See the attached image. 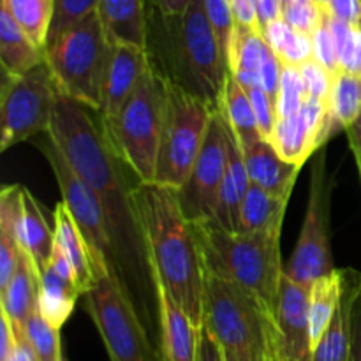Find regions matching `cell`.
Returning a JSON list of instances; mask_svg holds the SVG:
<instances>
[{
  "label": "cell",
  "mask_w": 361,
  "mask_h": 361,
  "mask_svg": "<svg viewBox=\"0 0 361 361\" xmlns=\"http://www.w3.org/2000/svg\"><path fill=\"white\" fill-rule=\"evenodd\" d=\"M92 113V108L59 92L46 134L101 201L113 249L111 270L141 316L150 302L159 307L155 275L133 200L141 180Z\"/></svg>",
  "instance_id": "6da1fadb"
},
{
  "label": "cell",
  "mask_w": 361,
  "mask_h": 361,
  "mask_svg": "<svg viewBox=\"0 0 361 361\" xmlns=\"http://www.w3.org/2000/svg\"><path fill=\"white\" fill-rule=\"evenodd\" d=\"M133 200L155 279L166 286L190 321L203 326V249L196 228L183 214L178 189L140 182Z\"/></svg>",
  "instance_id": "7a4b0ae2"
},
{
  "label": "cell",
  "mask_w": 361,
  "mask_h": 361,
  "mask_svg": "<svg viewBox=\"0 0 361 361\" xmlns=\"http://www.w3.org/2000/svg\"><path fill=\"white\" fill-rule=\"evenodd\" d=\"M147 51L150 63L168 83L221 109L229 66L208 21L204 0H192L182 14L147 7Z\"/></svg>",
  "instance_id": "3957f363"
},
{
  "label": "cell",
  "mask_w": 361,
  "mask_h": 361,
  "mask_svg": "<svg viewBox=\"0 0 361 361\" xmlns=\"http://www.w3.org/2000/svg\"><path fill=\"white\" fill-rule=\"evenodd\" d=\"M192 224L203 249L204 268L249 289L271 312L286 274L281 252L282 226L235 233L214 219Z\"/></svg>",
  "instance_id": "277c9868"
},
{
  "label": "cell",
  "mask_w": 361,
  "mask_h": 361,
  "mask_svg": "<svg viewBox=\"0 0 361 361\" xmlns=\"http://www.w3.org/2000/svg\"><path fill=\"white\" fill-rule=\"evenodd\" d=\"M203 324L224 353L270 361V309L254 293L204 268Z\"/></svg>",
  "instance_id": "5b68a950"
},
{
  "label": "cell",
  "mask_w": 361,
  "mask_h": 361,
  "mask_svg": "<svg viewBox=\"0 0 361 361\" xmlns=\"http://www.w3.org/2000/svg\"><path fill=\"white\" fill-rule=\"evenodd\" d=\"M169 85L152 67L115 116L102 120L106 133L123 161L141 182H154L164 129Z\"/></svg>",
  "instance_id": "8992f818"
},
{
  "label": "cell",
  "mask_w": 361,
  "mask_h": 361,
  "mask_svg": "<svg viewBox=\"0 0 361 361\" xmlns=\"http://www.w3.org/2000/svg\"><path fill=\"white\" fill-rule=\"evenodd\" d=\"M109 48L97 11L48 42L44 60L60 94L101 111Z\"/></svg>",
  "instance_id": "52a82bcc"
},
{
  "label": "cell",
  "mask_w": 361,
  "mask_h": 361,
  "mask_svg": "<svg viewBox=\"0 0 361 361\" xmlns=\"http://www.w3.org/2000/svg\"><path fill=\"white\" fill-rule=\"evenodd\" d=\"M168 85L164 129L154 182L180 189L189 178L194 162L203 148L215 109L183 88Z\"/></svg>",
  "instance_id": "ba28073f"
},
{
  "label": "cell",
  "mask_w": 361,
  "mask_h": 361,
  "mask_svg": "<svg viewBox=\"0 0 361 361\" xmlns=\"http://www.w3.org/2000/svg\"><path fill=\"white\" fill-rule=\"evenodd\" d=\"M83 296L85 310L104 342L109 361H159L140 312L115 271L97 275Z\"/></svg>",
  "instance_id": "9c48e42d"
},
{
  "label": "cell",
  "mask_w": 361,
  "mask_h": 361,
  "mask_svg": "<svg viewBox=\"0 0 361 361\" xmlns=\"http://www.w3.org/2000/svg\"><path fill=\"white\" fill-rule=\"evenodd\" d=\"M59 88L48 63L41 62L23 74L4 73L0 90V150L48 133Z\"/></svg>",
  "instance_id": "30bf717a"
},
{
  "label": "cell",
  "mask_w": 361,
  "mask_h": 361,
  "mask_svg": "<svg viewBox=\"0 0 361 361\" xmlns=\"http://www.w3.org/2000/svg\"><path fill=\"white\" fill-rule=\"evenodd\" d=\"M331 192L334 182L328 176L326 152L317 150L310 173L309 203L302 231L286 267V275L307 289L312 288L317 279L335 270L330 238Z\"/></svg>",
  "instance_id": "8fae6325"
},
{
  "label": "cell",
  "mask_w": 361,
  "mask_h": 361,
  "mask_svg": "<svg viewBox=\"0 0 361 361\" xmlns=\"http://www.w3.org/2000/svg\"><path fill=\"white\" fill-rule=\"evenodd\" d=\"M35 147L42 152L48 161L56 183L62 192V201L69 212L73 214L74 221L80 226L92 254V264H94V281L97 275L111 270L113 267V249L109 240L106 215L101 207V201L95 196L92 187L78 175L73 166L67 162L62 152L59 150L51 137L46 134L44 140L35 141Z\"/></svg>",
  "instance_id": "7c38bea8"
},
{
  "label": "cell",
  "mask_w": 361,
  "mask_h": 361,
  "mask_svg": "<svg viewBox=\"0 0 361 361\" xmlns=\"http://www.w3.org/2000/svg\"><path fill=\"white\" fill-rule=\"evenodd\" d=\"M228 136L229 126L219 109L212 116L207 140L189 178L178 189L180 204L190 222L214 217L219 190L228 169Z\"/></svg>",
  "instance_id": "4fadbf2b"
},
{
  "label": "cell",
  "mask_w": 361,
  "mask_h": 361,
  "mask_svg": "<svg viewBox=\"0 0 361 361\" xmlns=\"http://www.w3.org/2000/svg\"><path fill=\"white\" fill-rule=\"evenodd\" d=\"M309 302L310 289L296 284L284 274L270 312L271 356L288 361H310L312 358Z\"/></svg>",
  "instance_id": "5bb4252c"
},
{
  "label": "cell",
  "mask_w": 361,
  "mask_h": 361,
  "mask_svg": "<svg viewBox=\"0 0 361 361\" xmlns=\"http://www.w3.org/2000/svg\"><path fill=\"white\" fill-rule=\"evenodd\" d=\"M150 69V56L147 48L129 44H111L104 80H102V120H108L118 113L123 102L130 97L141 78Z\"/></svg>",
  "instance_id": "9a60e30c"
},
{
  "label": "cell",
  "mask_w": 361,
  "mask_h": 361,
  "mask_svg": "<svg viewBox=\"0 0 361 361\" xmlns=\"http://www.w3.org/2000/svg\"><path fill=\"white\" fill-rule=\"evenodd\" d=\"M159 300V326H161L162 361H197L200 328L190 321L166 289L155 279Z\"/></svg>",
  "instance_id": "2e32d148"
},
{
  "label": "cell",
  "mask_w": 361,
  "mask_h": 361,
  "mask_svg": "<svg viewBox=\"0 0 361 361\" xmlns=\"http://www.w3.org/2000/svg\"><path fill=\"white\" fill-rule=\"evenodd\" d=\"M361 295V271L344 268V289L334 319L312 351L310 361H349L353 307Z\"/></svg>",
  "instance_id": "e0dca14e"
},
{
  "label": "cell",
  "mask_w": 361,
  "mask_h": 361,
  "mask_svg": "<svg viewBox=\"0 0 361 361\" xmlns=\"http://www.w3.org/2000/svg\"><path fill=\"white\" fill-rule=\"evenodd\" d=\"M39 286L41 275L30 256L23 252L11 282L0 291V310L9 319L18 341H27L28 319L39 309Z\"/></svg>",
  "instance_id": "ac0fdd59"
},
{
  "label": "cell",
  "mask_w": 361,
  "mask_h": 361,
  "mask_svg": "<svg viewBox=\"0 0 361 361\" xmlns=\"http://www.w3.org/2000/svg\"><path fill=\"white\" fill-rule=\"evenodd\" d=\"M240 148L243 152L250 182L274 196L289 200L302 166L284 161L267 140H259L249 147Z\"/></svg>",
  "instance_id": "d6986e66"
},
{
  "label": "cell",
  "mask_w": 361,
  "mask_h": 361,
  "mask_svg": "<svg viewBox=\"0 0 361 361\" xmlns=\"http://www.w3.org/2000/svg\"><path fill=\"white\" fill-rule=\"evenodd\" d=\"M97 14L109 44L147 48V0H99Z\"/></svg>",
  "instance_id": "ffe728a7"
},
{
  "label": "cell",
  "mask_w": 361,
  "mask_h": 361,
  "mask_svg": "<svg viewBox=\"0 0 361 361\" xmlns=\"http://www.w3.org/2000/svg\"><path fill=\"white\" fill-rule=\"evenodd\" d=\"M229 126V123H228ZM250 185L249 173L245 168L243 152L229 127L228 136V169L219 190L217 208H215L214 221L221 224L228 231H240V215H242V203L247 189Z\"/></svg>",
  "instance_id": "44dd1931"
},
{
  "label": "cell",
  "mask_w": 361,
  "mask_h": 361,
  "mask_svg": "<svg viewBox=\"0 0 361 361\" xmlns=\"http://www.w3.org/2000/svg\"><path fill=\"white\" fill-rule=\"evenodd\" d=\"M53 221H55V228H53L55 245L62 250L63 256L73 264L78 289L83 296L94 284V264H92L90 247H88L80 226L76 224L73 214L63 201H60L55 207Z\"/></svg>",
  "instance_id": "7402d4cb"
},
{
  "label": "cell",
  "mask_w": 361,
  "mask_h": 361,
  "mask_svg": "<svg viewBox=\"0 0 361 361\" xmlns=\"http://www.w3.org/2000/svg\"><path fill=\"white\" fill-rule=\"evenodd\" d=\"M44 62L39 48L6 9H0V66L7 74H23Z\"/></svg>",
  "instance_id": "603a6c76"
},
{
  "label": "cell",
  "mask_w": 361,
  "mask_h": 361,
  "mask_svg": "<svg viewBox=\"0 0 361 361\" xmlns=\"http://www.w3.org/2000/svg\"><path fill=\"white\" fill-rule=\"evenodd\" d=\"M20 243L21 249L34 261L39 275L44 274L49 264V259H51L53 249H55V233L51 231L49 224L46 222L39 201L27 189L23 192Z\"/></svg>",
  "instance_id": "cb8c5ba5"
},
{
  "label": "cell",
  "mask_w": 361,
  "mask_h": 361,
  "mask_svg": "<svg viewBox=\"0 0 361 361\" xmlns=\"http://www.w3.org/2000/svg\"><path fill=\"white\" fill-rule=\"evenodd\" d=\"M361 111V80L360 74L341 73L335 76L331 88L330 101H328V116L321 133V147L338 130L348 129L349 123Z\"/></svg>",
  "instance_id": "d4e9b609"
},
{
  "label": "cell",
  "mask_w": 361,
  "mask_h": 361,
  "mask_svg": "<svg viewBox=\"0 0 361 361\" xmlns=\"http://www.w3.org/2000/svg\"><path fill=\"white\" fill-rule=\"evenodd\" d=\"M342 289H344V268L342 270L335 268L328 275L317 279L310 288L309 330L312 351L334 319V314L342 298Z\"/></svg>",
  "instance_id": "484cf974"
},
{
  "label": "cell",
  "mask_w": 361,
  "mask_h": 361,
  "mask_svg": "<svg viewBox=\"0 0 361 361\" xmlns=\"http://www.w3.org/2000/svg\"><path fill=\"white\" fill-rule=\"evenodd\" d=\"M221 111L224 115L226 122L231 127L240 147H249L256 141L264 140L259 133V127H257L256 113H254L249 94L233 78V74H229L228 81H226Z\"/></svg>",
  "instance_id": "4316f807"
},
{
  "label": "cell",
  "mask_w": 361,
  "mask_h": 361,
  "mask_svg": "<svg viewBox=\"0 0 361 361\" xmlns=\"http://www.w3.org/2000/svg\"><path fill=\"white\" fill-rule=\"evenodd\" d=\"M80 296V289L60 279L51 268H46L44 274L41 275L39 312L49 324H53L59 330L71 317Z\"/></svg>",
  "instance_id": "83f0119b"
},
{
  "label": "cell",
  "mask_w": 361,
  "mask_h": 361,
  "mask_svg": "<svg viewBox=\"0 0 361 361\" xmlns=\"http://www.w3.org/2000/svg\"><path fill=\"white\" fill-rule=\"evenodd\" d=\"M288 201L289 200L267 192L259 185L250 182L242 203L240 233L259 231V229L271 228V226H282Z\"/></svg>",
  "instance_id": "f1b7e54d"
},
{
  "label": "cell",
  "mask_w": 361,
  "mask_h": 361,
  "mask_svg": "<svg viewBox=\"0 0 361 361\" xmlns=\"http://www.w3.org/2000/svg\"><path fill=\"white\" fill-rule=\"evenodd\" d=\"M284 161L303 166L316 150V143L309 127L298 115L277 120L274 134L268 140Z\"/></svg>",
  "instance_id": "f546056e"
},
{
  "label": "cell",
  "mask_w": 361,
  "mask_h": 361,
  "mask_svg": "<svg viewBox=\"0 0 361 361\" xmlns=\"http://www.w3.org/2000/svg\"><path fill=\"white\" fill-rule=\"evenodd\" d=\"M261 34L282 63L298 67L300 63L314 56L312 37L303 34V32L295 30L282 18L268 25Z\"/></svg>",
  "instance_id": "4dcf8cb0"
},
{
  "label": "cell",
  "mask_w": 361,
  "mask_h": 361,
  "mask_svg": "<svg viewBox=\"0 0 361 361\" xmlns=\"http://www.w3.org/2000/svg\"><path fill=\"white\" fill-rule=\"evenodd\" d=\"M2 7L27 32L28 37L44 49L53 20V0H2Z\"/></svg>",
  "instance_id": "1f68e13d"
},
{
  "label": "cell",
  "mask_w": 361,
  "mask_h": 361,
  "mask_svg": "<svg viewBox=\"0 0 361 361\" xmlns=\"http://www.w3.org/2000/svg\"><path fill=\"white\" fill-rule=\"evenodd\" d=\"M267 49L268 42L264 41L263 34L259 30L236 25L235 35H233L231 46H229L228 51L229 73L259 74L261 60H263Z\"/></svg>",
  "instance_id": "d6a6232c"
},
{
  "label": "cell",
  "mask_w": 361,
  "mask_h": 361,
  "mask_svg": "<svg viewBox=\"0 0 361 361\" xmlns=\"http://www.w3.org/2000/svg\"><path fill=\"white\" fill-rule=\"evenodd\" d=\"M326 21L337 44L341 71L361 74V27H353L328 13Z\"/></svg>",
  "instance_id": "836d02e7"
},
{
  "label": "cell",
  "mask_w": 361,
  "mask_h": 361,
  "mask_svg": "<svg viewBox=\"0 0 361 361\" xmlns=\"http://www.w3.org/2000/svg\"><path fill=\"white\" fill-rule=\"evenodd\" d=\"M27 341L39 361H62L60 330L49 324L41 312H34L27 324Z\"/></svg>",
  "instance_id": "e575fe53"
},
{
  "label": "cell",
  "mask_w": 361,
  "mask_h": 361,
  "mask_svg": "<svg viewBox=\"0 0 361 361\" xmlns=\"http://www.w3.org/2000/svg\"><path fill=\"white\" fill-rule=\"evenodd\" d=\"M305 97H307L305 83H303L302 73H300L298 67L282 63L281 87H279V95H277L279 118L298 115Z\"/></svg>",
  "instance_id": "d590c367"
},
{
  "label": "cell",
  "mask_w": 361,
  "mask_h": 361,
  "mask_svg": "<svg viewBox=\"0 0 361 361\" xmlns=\"http://www.w3.org/2000/svg\"><path fill=\"white\" fill-rule=\"evenodd\" d=\"M53 2H55V7H53V20L51 27H49L48 42L59 37L62 32L76 25L78 21L95 13L99 6V0H53Z\"/></svg>",
  "instance_id": "8d00e7d4"
},
{
  "label": "cell",
  "mask_w": 361,
  "mask_h": 361,
  "mask_svg": "<svg viewBox=\"0 0 361 361\" xmlns=\"http://www.w3.org/2000/svg\"><path fill=\"white\" fill-rule=\"evenodd\" d=\"M282 20L295 30L312 37L314 32L324 21V7L319 0H296L282 6Z\"/></svg>",
  "instance_id": "74e56055"
},
{
  "label": "cell",
  "mask_w": 361,
  "mask_h": 361,
  "mask_svg": "<svg viewBox=\"0 0 361 361\" xmlns=\"http://www.w3.org/2000/svg\"><path fill=\"white\" fill-rule=\"evenodd\" d=\"M204 9H207L208 21H210L212 28H214L215 35H217L219 44H221L226 62H228V51L236 28L231 2L229 0H204Z\"/></svg>",
  "instance_id": "f35d334b"
},
{
  "label": "cell",
  "mask_w": 361,
  "mask_h": 361,
  "mask_svg": "<svg viewBox=\"0 0 361 361\" xmlns=\"http://www.w3.org/2000/svg\"><path fill=\"white\" fill-rule=\"evenodd\" d=\"M300 73H302L303 83H305V90L309 97L319 99V101L328 102L331 95V88H334L335 76L321 66L316 59H309L298 66Z\"/></svg>",
  "instance_id": "ab89813d"
},
{
  "label": "cell",
  "mask_w": 361,
  "mask_h": 361,
  "mask_svg": "<svg viewBox=\"0 0 361 361\" xmlns=\"http://www.w3.org/2000/svg\"><path fill=\"white\" fill-rule=\"evenodd\" d=\"M312 53L314 59L326 67L334 76L341 73V62H338L337 44H335L334 34L330 30V25L326 21V11H324V21L321 27L312 34Z\"/></svg>",
  "instance_id": "60d3db41"
},
{
  "label": "cell",
  "mask_w": 361,
  "mask_h": 361,
  "mask_svg": "<svg viewBox=\"0 0 361 361\" xmlns=\"http://www.w3.org/2000/svg\"><path fill=\"white\" fill-rule=\"evenodd\" d=\"M249 94L250 102H252L254 113H256V120H257V127H259V133L264 140H270L271 134H274L275 126H277V106L271 102V99L268 97L267 92L256 85V87L249 88L247 90Z\"/></svg>",
  "instance_id": "b9f144b4"
},
{
  "label": "cell",
  "mask_w": 361,
  "mask_h": 361,
  "mask_svg": "<svg viewBox=\"0 0 361 361\" xmlns=\"http://www.w3.org/2000/svg\"><path fill=\"white\" fill-rule=\"evenodd\" d=\"M281 74H282V62L277 55L274 53V49L268 46V49L264 51L263 60H261L259 67V85L264 92L268 94V97L271 99L275 106H277V95H279V87H281Z\"/></svg>",
  "instance_id": "7bdbcfd3"
},
{
  "label": "cell",
  "mask_w": 361,
  "mask_h": 361,
  "mask_svg": "<svg viewBox=\"0 0 361 361\" xmlns=\"http://www.w3.org/2000/svg\"><path fill=\"white\" fill-rule=\"evenodd\" d=\"M328 14L345 21L353 27H361V0H319Z\"/></svg>",
  "instance_id": "ee69618b"
},
{
  "label": "cell",
  "mask_w": 361,
  "mask_h": 361,
  "mask_svg": "<svg viewBox=\"0 0 361 361\" xmlns=\"http://www.w3.org/2000/svg\"><path fill=\"white\" fill-rule=\"evenodd\" d=\"M229 2H231L233 16H235V21L238 27L259 30L256 0H229Z\"/></svg>",
  "instance_id": "f6af8a7d"
},
{
  "label": "cell",
  "mask_w": 361,
  "mask_h": 361,
  "mask_svg": "<svg viewBox=\"0 0 361 361\" xmlns=\"http://www.w3.org/2000/svg\"><path fill=\"white\" fill-rule=\"evenodd\" d=\"M197 361H226L221 344L215 341L207 326L200 328V342H197Z\"/></svg>",
  "instance_id": "bcb514c9"
},
{
  "label": "cell",
  "mask_w": 361,
  "mask_h": 361,
  "mask_svg": "<svg viewBox=\"0 0 361 361\" xmlns=\"http://www.w3.org/2000/svg\"><path fill=\"white\" fill-rule=\"evenodd\" d=\"M259 32L282 18V0H256Z\"/></svg>",
  "instance_id": "7dc6e473"
},
{
  "label": "cell",
  "mask_w": 361,
  "mask_h": 361,
  "mask_svg": "<svg viewBox=\"0 0 361 361\" xmlns=\"http://www.w3.org/2000/svg\"><path fill=\"white\" fill-rule=\"evenodd\" d=\"M349 361H361V295L353 307L351 317V358Z\"/></svg>",
  "instance_id": "c3c4849f"
},
{
  "label": "cell",
  "mask_w": 361,
  "mask_h": 361,
  "mask_svg": "<svg viewBox=\"0 0 361 361\" xmlns=\"http://www.w3.org/2000/svg\"><path fill=\"white\" fill-rule=\"evenodd\" d=\"M345 134H348L349 147H351L353 155H355L356 166H358L360 180H361V111L360 115L353 120V123H349L348 129H345Z\"/></svg>",
  "instance_id": "681fc988"
},
{
  "label": "cell",
  "mask_w": 361,
  "mask_h": 361,
  "mask_svg": "<svg viewBox=\"0 0 361 361\" xmlns=\"http://www.w3.org/2000/svg\"><path fill=\"white\" fill-rule=\"evenodd\" d=\"M190 2L192 0H147L148 7H154L159 13L169 14V16L182 14L189 7Z\"/></svg>",
  "instance_id": "f907efd6"
},
{
  "label": "cell",
  "mask_w": 361,
  "mask_h": 361,
  "mask_svg": "<svg viewBox=\"0 0 361 361\" xmlns=\"http://www.w3.org/2000/svg\"><path fill=\"white\" fill-rule=\"evenodd\" d=\"M222 351H224V349H222ZM224 358H226V361H247V360L240 358V356L231 355V353H224Z\"/></svg>",
  "instance_id": "816d5d0a"
},
{
  "label": "cell",
  "mask_w": 361,
  "mask_h": 361,
  "mask_svg": "<svg viewBox=\"0 0 361 361\" xmlns=\"http://www.w3.org/2000/svg\"><path fill=\"white\" fill-rule=\"evenodd\" d=\"M270 361H288V360H281V358H275V356H270Z\"/></svg>",
  "instance_id": "f5cc1de1"
},
{
  "label": "cell",
  "mask_w": 361,
  "mask_h": 361,
  "mask_svg": "<svg viewBox=\"0 0 361 361\" xmlns=\"http://www.w3.org/2000/svg\"><path fill=\"white\" fill-rule=\"evenodd\" d=\"M360 80H361V74H360Z\"/></svg>",
  "instance_id": "db71d44e"
}]
</instances>
